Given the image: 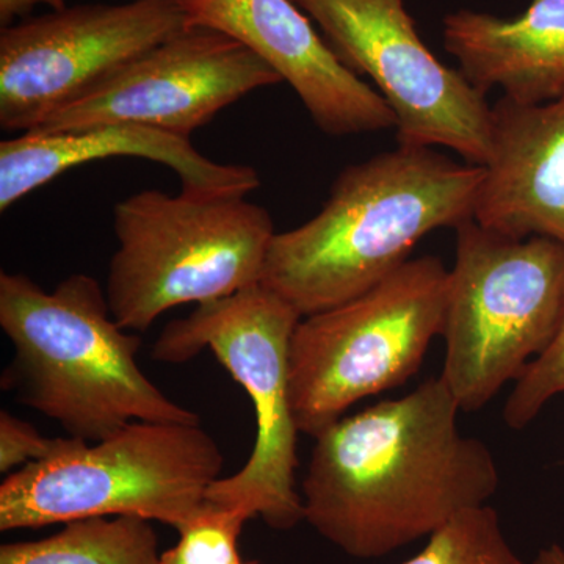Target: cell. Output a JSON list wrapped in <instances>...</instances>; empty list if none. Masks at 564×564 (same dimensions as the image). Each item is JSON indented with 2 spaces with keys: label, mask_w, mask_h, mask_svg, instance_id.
<instances>
[{
  "label": "cell",
  "mask_w": 564,
  "mask_h": 564,
  "mask_svg": "<svg viewBox=\"0 0 564 564\" xmlns=\"http://www.w3.org/2000/svg\"><path fill=\"white\" fill-rule=\"evenodd\" d=\"M443 378L344 415L314 437L302 481L304 521L344 554L381 558L499 491L488 445L464 436Z\"/></svg>",
  "instance_id": "6da1fadb"
},
{
  "label": "cell",
  "mask_w": 564,
  "mask_h": 564,
  "mask_svg": "<svg viewBox=\"0 0 564 564\" xmlns=\"http://www.w3.org/2000/svg\"><path fill=\"white\" fill-rule=\"evenodd\" d=\"M484 166L429 147H402L347 166L310 221L274 234L261 284L302 317L362 295L426 234L474 218Z\"/></svg>",
  "instance_id": "7a4b0ae2"
},
{
  "label": "cell",
  "mask_w": 564,
  "mask_h": 564,
  "mask_svg": "<svg viewBox=\"0 0 564 564\" xmlns=\"http://www.w3.org/2000/svg\"><path fill=\"white\" fill-rule=\"evenodd\" d=\"M0 328L14 348L3 391L70 437L98 443L132 422L199 423L141 372L140 337L115 321L88 274L52 292L25 274H0Z\"/></svg>",
  "instance_id": "3957f363"
},
{
  "label": "cell",
  "mask_w": 564,
  "mask_h": 564,
  "mask_svg": "<svg viewBox=\"0 0 564 564\" xmlns=\"http://www.w3.org/2000/svg\"><path fill=\"white\" fill-rule=\"evenodd\" d=\"M225 458L199 423L132 422L90 444L62 437L0 486V530L137 516L177 529L206 502Z\"/></svg>",
  "instance_id": "277c9868"
},
{
  "label": "cell",
  "mask_w": 564,
  "mask_h": 564,
  "mask_svg": "<svg viewBox=\"0 0 564 564\" xmlns=\"http://www.w3.org/2000/svg\"><path fill=\"white\" fill-rule=\"evenodd\" d=\"M302 318L258 282L170 322L152 348V358L165 364H185L209 350L248 393L254 447L242 469L210 486L206 502L262 518L273 530H292L304 521L295 480L300 430L291 395L292 337Z\"/></svg>",
  "instance_id": "5b68a950"
},
{
  "label": "cell",
  "mask_w": 564,
  "mask_h": 564,
  "mask_svg": "<svg viewBox=\"0 0 564 564\" xmlns=\"http://www.w3.org/2000/svg\"><path fill=\"white\" fill-rule=\"evenodd\" d=\"M118 248L106 295L115 321L147 332L173 307L225 299L262 280L272 215L247 195L144 191L115 206Z\"/></svg>",
  "instance_id": "8992f818"
},
{
  "label": "cell",
  "mask_w": 564,
  "mask_h": 564,
  "mask_svg": "<svg viewBox=\"0 0 564 564\" xmlns=\"http://www.w3.org/2000/svg\"><path fill=\"white\" fill-rule=\"evenodd\" d=\"M456 232L448 270L440 375L463 413L491 402L558 336L564 321V245L513 239L474 218Z\"/></svg>",
  "instance_id": "52a82bcc"
},
{
  "label": "cell",
  "mask_w": 564,
  "mask_h": 564,
  "mask_svg": "<svg viewBox=\"0 0 564 564\" xmlns=\"http://www.w3.org/2000/svg\"><path fill=\"white\" fill-rule=\"evenodd\" d=\"M448 270L410 259L373 289L303 317L291 347V395L300 433L314 437L367 397L399 388L443 336Z\"/></svg>",
  "instance_id": "ba28073f"
},
{
  "label": "cell",
  "mask_w": 564,
  "mask_h": 564,
  "mask_svg": "<svg viewBox=\"0 0 564 564\" xmlns=\"http://www.w3.org/2000/svg\"><path fill=\"white\" fill-rule=\"evenodd\" d=\"M340 62L372 80L395 117L397 143L444 147L470 165L491 152V106L425 46L404 0H292Z\"/></svg>",
  "instance_id": "9c48e42d"
},
{
  "label": "cell",
  "mask_w": 564,
  "mask_h": 564,
  "mask_svg": "<svg viewBox=\"0 0 564 564\" xmlns=\"http://www.w3.org/2000/svg\"><path fill=\"white\" fill-rule=\"evenodd\" d=\"M191 29L182 0L52 10L0 32V126L39 129L159 44Z\"/></svg>",
  "instance_id": "30bf717a"
},
{
  "label": "cell",
  "mask_w": 564,
  "mask_h": 564,
  "mask_svg": "<svg viewBox=\"0 0 564 564\" xmlns=\"http://www.w3.org/2000/svg\"><path fill=\"white\" fill-rule=\"evenodd\" d=\"M280 82L240 41L212 29L191 28L129 63L79 101L55 111L33 131L137 124L191 139L248 93Z\"/></svg>",
  "instance_id": "8fae6325"
},
{
  "label": "cell",
  "mask_w": 564,
  "mask_h": 564,
  "mask_svg": "<svg viewBox=\"0 0 564 564\" xmlns=\"http://www.w3.org/2000/svg\"><path fill=\"white\" fill-rule=\"evenodd\" d=\"M191 28L240 41L302 99L315 126L332 137L395 128L383 96L337 58L292 0H182Z\"/></svg>",
  "instance_id": "7c38bea8"
},
{
  "label": "cell",
  "mask_w": 564,
  "mask_h": 564,
  "mask_svg": "<svg viewBox=\"0 0 564 564\" xmlns=\"http://www.w3.org/2000/svg\"><path fill=\"white\" fill-rule=\"evenodd\" d=\"M491 110L474 220L513 239L564 245V98L524 106L502 96Z\"/></svg>",
  "instance_id": "4fadbf2b"
},
{
  "label": "cell",
  "mask_w": 564,
  "mask_h": 564,
  "mask_svg": "<svg viewBox=\"0 0 564 564\" xmlns=\"http://www.w3.org/2000/svg\"><path fill=\"white\" fill-rule=\"evenodd\" d=\"M143 158L169 166L182 192L248 195L261 185L251 166L204 158L191 139L137 124H98L62 132H24L0 143V210L41 185L84 163L109 158Z\"/></svg>",
  "instance_id": "5bb4252c"
},
{
  "label": "cell",
  "mask_w": 564,
  "mask_h": 564,
  "mask_svg": "<svg viewBox=\"0 0 564 564\" xmlns=\"http://www.w3.org/2000/svg\"><path fill=\"white\" fill-rule=\"evenodd\" d=\"M443 41L485 95L500 88L524 106L564 98V0H532L516 18L456 10L444 18Z\"/></svg>",
  "instance_id": "9a60e30c"
},
{
  "label": "cell",
  "mask_w": 564,
  "mask_h": 564,
  "mask_svg": "<svg viewBox=\"0 0 564 564\" xmlns=\"http://www.w3.org/2000/svg\"><path fill=\"white\" fill-rule=\"evenodd\" d=\"M0 564H161L151 521L137 516L68 522L39 541L3 544Z\"/></svg>",
  "instance_id": "2e32d148"
},
{
  "label": "cell",
  "mask_w": 564,
  "mask_h": 564,
  "mask_svg": "<svg viewBox=\"0 0 564 564\" xmlns=\"http://www.w3.org/2000/svg\"><path fill=\"white\" fill-rule=\"evenodd\" d=\"M403 564H525L505 536L499 514L489 505L455 516Z\"/></svg>",
  "instance_id": "e0dca14e"
},
{
  "label": "cell",
  "mask_w": 564,
  "mask_h": 564,
  "mask_svg": "<svg viewBox=\"0 0 564 564\" xmlns=\"http://www.w3.org/2000/svg\"><path fill=\"white\" fill-rule=\"evenodd\" d=\"M247 521L250 519L240 511L204 502L177 527L180 541L162 552L161 564H240L237 544Z\"/></svg>",
  "instance_id": "ac0fdd59"
},
{
  "label": "cell",
  "mask_w": 564,
  "mask_h": 564,
  "mask_svg": "<svg viewBox=\"0 0 564 564\" xmlns=\"http://www.w3.org/2000/svg\"><path fill=\"white\" fill-rule=\"evenodd\" d=\"M560 393H564V321L551 347L516 381L505 403V422L513 430L525 429Z\"/></svg>",
  "instance_id": "d6986e66"
},
{
  "label": "cell",
  "mask_w": 564,
  "mask_h": 564,
  "mask_svg": "<svg viewBox=\"0 0 564 564\" xmlns=\"http://www.w3.org/2000/svg\"><path fill=\"white\" fill-rule=\"evenodd\" d=\"M62 437L50 440L41 436L32 423L0 413V473L9 474L28 464L50 458L61 447Z\"/></svg>",
  "instance_id": "ffe728a7"
},
{
  "label": "cell",
  "mask_w": 564,
  "mask_h": 564,
  "mask_svg": "<svg viewBox=\"0 0 564 564\" xmlns=\"http://www.w3.org/2000/svg\"><path fill=\"white\" fill-rule=\"evenodd\" d=\"M39 6H47L51 10L66 9L65 0H0L2 28L13 24L18 18L28 17Z\"/></svg>",
  "instance_id": "44dd1931"
},
{
  "label": "cell",
  "mask_w": 564,
  "mask_h": 564,
  "mask_svg": "<svg viewBox=\"0 0 564 564\" xmlns=\"http://www.w3.org/2000/svg\"><path fill=\"white\" fill-rule=\"evenodd\" d=\"M534 564H564V547L560 544H551L541 549Z\"/></svg>",
  "instance_id": "7402d4cb"
},
{
  "label": "cell",
  "mask_w": 564,
  "mask_h": 564,
  "mask_svg": "<svg viewBox=\"0 0 564 564\" xmlns=\"http://www.w3.org/2000/svg\"><path fill=\"white\" fill-rule=\"evenodd\" d=\"M240 564H250V563H245V562H242V563H240Z\"/></svg>",
  "instance_id": "603a6c76"
}]
</instances>
